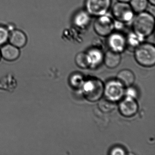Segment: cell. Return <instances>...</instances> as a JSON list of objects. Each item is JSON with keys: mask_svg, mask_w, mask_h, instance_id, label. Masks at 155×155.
<instances>
[{"mask_svg": "<svg viewBox=\"0 0 155 155\" xmlns=\"http://www.w3.org/2000/svg\"><path fill=\"white\" fill-rule=\"evenodd\" d=\"M133 32L145 39L152 35L155 28V18L151 13L145 11L137 13L132 21Z\"/></svg>", "mask_w": 155, "mask_h": 155, "instance_id": "1", "label": "cell"}, {"mask_svg": "<svg viewBox=\"0 0 155 155\" xmlns=\"http://www.w3.org/2000/svg\"><path fill=\"white\" fill-rule=\"evenodd\" d=\"M136 61L141 66L151 67L155 64V47L152 43L142 42L134 50Z\"/></svg>", "mask_w": 155, "mask_h": 155, "instance_id": "2", "label": "cell"}, {"mask_svg": "<svg viewBox=\"0 0 155 155\" xmlns=\"http://www.w3.org/2000/svg\"><path fill=\"white\" fill-rule=\"evenodd\" d=\"M81 88L85 98L90 102L98 101L104 95V84L98 79L91 78L84 81Z\"/></svg>", "mask_w": 155, "mask_h": 155, "instance_id": "3", "label": "cell"}, {"mask_svg": "<svg viewBox=\"0 0 155 155\" xmlns=\"http://www.w3.org/2000/svg\"><path fill=\"white\" fill-rule=\"evenodd\" d=\"M112 15L115 20L128 24L132 22L135 12L131 8L129 3L118 2L115 3L111 10Z\"/></svg>", "mask_w": 155, "mask_h": 155, "instance_id": "4", "label": "cell"}, {"mask_svg": "<svg viewBox=\"0 0 155 155\" xmlns=\"http://www.w3.org/2000/svg\"><path fill=\"white\" fill-rule=\"evenodd\" d=\"M95 32L99 36L107 37L115 30V19L108 13L97 17L93 24Z\"/></svg>", "mask_w": 155, "mask_h": 155, "instance_id": "5", "label": "cell"}, {"mask_svg": "<svg viewBox=\"0 0 155 155\" xmlns=\"http://www.w3.org/2000/svg\"><path fill=\"white\" fill-rule=\"evenodd\" d=\"M112 0H85V10L91 17L105 15L111 8Z\"/></svg>", "mask_w": 155, "mask_h": 155, "instance_id": "6", "label": "cell"}, {"mask_svg": "<svg viewBox=\"0 0 155 155\" xmlns=\"http://www.w3.org/2000/svg\"><path fill=\"white\" fill-rule=\"evenodd\" d=\"M125 87L117 80L109 81L104 85L105 98L116 102L122 99L125 95Z\"/></svg>", "mask_w": 155, "mask_h": 155, "instance_id": "7", "label": "cell"}, {"mask_svg": "<svg viewBox=\"0 0 155 155\" xmlns=\"http://www.w3.org/2000/svg\"><path fill=\"white\" fill-rule=\"evenodd\" d=\"M107 38V44L110 50L120 54L127 48L126 36L121 32L113 31Z\"/></svg>", "mask_w": 155, "mask_h": 155, "instance_id": "8", "label": "cell"}, {"mask_svg": "<svg viewBox=\"0 0 155 155\" xmlns=\"http://www.w3.org/2000/svg\"><path fill=\"white\" fill-rule=\"evenodd\" d=\"M119 110L122 116L130 117L137 114L138 110V105L135 99L126 97L120 100Z\"/></svg>", "mask_w": 155, "mask_h": 155, "instance_id": "9", "label": "cell"}, {"mask_svg": "<svg viewBox=\"0 0 155 155\" xmlns=\"http://www.w3.org/2000/svg\"><path fill=\"white\" fill-rule=\"evenodd\" d=\"M91 21V16L86 10H80L75 13L72 18V22L76 28L81 29L87 28Z\"/></svg>", "mask_w": 155, "mask_h": 155, "instance_id": "10", "label": "cell"}, {"mask_svg": "<svg viewBox=\"0 0 155 155\" xmlns=\"http://www.w3.org/2000/svg\"><path fill=\"white\" fill-rule=\"evenodd\" d=\"M1 56L8 61H13L18 58L20 52L18 48L11 44H4L0 50Z\"/></svg>", "mask_w": 155, "mask_h": 155, "instance_id": "11", "label": "cell"}, {"mask_svg": "<svg viewBox=\"0 0 155 155\" xmlns=\"http://www.w3.org/2000/svg\"><path fill=\"white\" fill-rule=\"evenodd\" d=\"M8 40L10 44L18 48L24 47L27 42L26 34L19 30H14L12 31Z\"/></svg>", "mask_w": 155, "mask_h": 155, "instance_id": "12", "label": "cell"}, {"mask_svg": "<svg viewBox=\"0 0 155 155\" xmlns=\"http://www.w3.org/2000/svg\"><path fill=\"white\" fill-rule=\"evenodd\" d=\"M121 59L120 53L109 50L104 54L103 61L107 68L114 69L120 64Z\"/></svg>", "mask_w": 155, "mask_h": 155, "instance_id": "13", "label": "cell"}, {"mask_svg": "<svg viewBox=\"0 0 155 155\" xmlns=\"http://www.w3.org/2000/svg\"><path fill=\"white\" fill-rule=\"evenodd\" d=\"M117 80L124 87H128L133 85L135 82V76L132 71L128 69L120 71L117 76Z\"/></svg>", "mask_w": 155, "mask_h": 155, "instance_id": "14", "label": "cell"}, {"mask_svg": "<svg viewBox=\"0 0 155 155\" xmlns=\"http://www.w3.org/2000/svg\"><path fill=\"white\" fill-rule=\"evenodd\" d=\"M87 52L90 61V68L97 67L103 61L104 54L98 48L96 47L91 48Z\"/></svg>", "mask_w": 155, "mask_h": 155, "instance_id": "15", "label": "cell"}, {"mask_svg": "<svg viewBox=\"0 0 155 155\" xmlns=\"http://www.w3.org/2000/svg\"><path fill=\"white\" fill-rule=\"evenodd\" d=\"M75 61L77 66L81 68H90V61L87 52H79L75 57Z\"/></svg>", "mask_w": 155, "mask_h": 155, "instance_id": "16", "label": "cell"}, {"mask_svg": "<svg viewBox=\"0 0 155 155\" xmlns=\"http://www.w3.org/2000/svg\"><path fill=\"white\" fill-rule=\"evenodd\" d=\"M129 3L134 12L137 13L146 11L149 4L147 0H130Z\"/></svg>", "mask_w": 155, "mask_h": 155, "instance_id": "17", "label": "cell"}, {"mask_svg": "<svg viewBox=\"0 0 155 155\" xmlns=\"http://www.w3.org/2000/svg\"><path fill=\"white\" fill-rule=\"evenodd\" d=\"M127 38V48H131L134 50L143 42L144 39L132 32L130 33Z\"/></svg>", "mask_w": 155, "mask_h": 155, "instance_id": "18", "label": "cell"}, {"mask_svg": "<svg viewBox=\"0 0 155 155\" xmlns=\"http://www.w3.org/2000/svg\"><path fill=\"white\" fill-rule=\"evenodd\" d=\"M98 103L100 109L104 112H111L115 108V102L105 98L101 99Z\"/></svg>", "mask_w": 155, "mask_h": 155, "instance_id": "19", "label": "cell"}, {"mask_svg": "<svg viewBox=\"0 0 155 155\" xmlns=\"http://www.w3.org/2000/svg\"><path fill=\"white\" fill-rule=\"evenodd\" d=\"M85 81L83 79L82 75L79 73H76L71 76L69 79V83L71 87L75 88L81 87Z\"/></svg>", "mask_w": 155, "mask_h": 155, "instance_id": "20", "label": "cell"}, {"mask_svg": "<svg viewBox=\"0 0 155 155\" xmlns=\"http://www.w3.org/2000/svg\"><path fill=\"white\" fill-rule=\"evenodd\" d=\"M9 35V31L7 28L0 26V46L6 44L8 40Z\"/></svg>", "mask_w": 155, "mask_h": 155, "instance_id": "21", "label": "cell"}, {"mask_svg": "<svg viewBox=\"0 0 155 155\" xmlns=\"http://www.w3.org/2000/svg\"><path fill=\"white\" fill-rule=\"evenodd\" d=\"M127 88L125 91V95H126V97L136 99L137 96V90L131 87V86Z\"/></svg>", "mask_w": 155, "mask_h": 155, "instance_id": "22", "label": "cell"}, {"mask_svg": "<svg viewBox=\"0 0 155 155\" xmlns=\"http://www.w3.org/2000/svg\"><path fill=\"white\" fill-rule=\"evenodd\" d=\"M110 155H123L126 154V152L124 149L122 148L121 147H115L111 150L110 151Z\"/></svg>", "mask_w": 155, "mask_h": 155, "instance_id": "23", "label": "cell"}, {"mask_svg": "<svg viewBox=\"0 0 155 155\" xmlns=\"http://www.w3.org/2000/svg\"><path fill=\"white\" fill-rule=\"evenodd\" d=\"M149 3L152 5V6H155V0H147Z\"/></svg>", "mask_w": 155, "mask_h": 155, "instance_id": "24", "label": "cell"}, {"mask_svg": "<svg viewBox=\"0 0 155 155\" xmlns=\"http://www.w3.org/2000/svg\"><path fill=\"white\" fill-rule=\"evenodd\" d=\"M117 1L119 2H127V3H129V2L130 1V0H117Z\"/></svg>", "mask_w": 155, "mask_h": 155, "instance_id": "25", "label": "cell"}, {"mask_svg": "<svg viewBox=\"0 0 155 155\" xmlns=\"http://www.w3.org/2000/svg\"><path fill=\"white\" fill-rule=\"evenodd\" d=\"M1 51H0V59H1Z\"/></svg>", "mask_w": 155, "mask_h": 155, "instance_id": "26", "label": "cell"}]
</instances>
